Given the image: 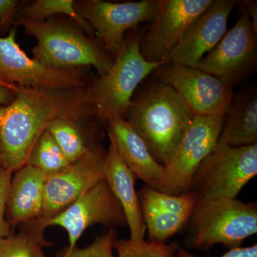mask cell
Listing matches in <instances>:
<instances>
[{
	"label": "cell",
	"instance_id": "cell-33",
	"mask_svg": "<svg viewBox=\"0 0 257 257\" xmlns=\"http://www.w3.org/2000/svg\"><path fill=\"white\" fill-rule=\"evenodd\" d=\"M3 167V160H2V154H1V149H0V168H2Z\"/></svg>",
	"mask_w": 257,
	"mask_h": 257
},
{
	"label": "cell",
	"instance_id": "cell-23",
	"mask_svg": "<svg viewBox=\"0 0 257 257\" xmlns=\"http://www.w3.org/2000/svg\"><path fill=\"white\" fill-rule=\"evenodd\" d=\"M28 164L47 176L57 173L70 165L47 130L37 140Z\"/></svg>",
	"mask_w": 257,
	"mask_h": 257
},
{
	"label": "cell",
	"instance_id": "cell-30",
	"mask_svg": "<svg viewBox=\"0 0 257 257\" xmlns=\"http://www.w3.org/2000/svg\"><path fill=\"white\" fill-rule=\"evenodd\" d=\"M16 0H0V21L2 24L12 22L18 6Z\"/></svg>",
	"mask_w": 257,
	"mask_h": 257
},
{
	"label": "cell",
	"instance_id": "cell-11",
	"mask_svg": "<svg viewBox=\"0 0 257 257\" xmlns=\"http://www.w3.org/2000/svg\"><path fill=\"white\" fill-rule=\"evenodd\" d=\"M214 0H160L155 18L140 42V51L148 62H163L178 45L193 23ZM164 63V62H163Z\"/></svg>",
	"mask_w": 257,
	"mask_h": 257
},
{
	"label": "cell",
	"instance_id": "cell-9",
	"mask_svg": "<svg viewBox=\"0 0 257 257\" xmlns=\"http://www.w3.org/2000/svg\"><path fill=\"white\" fill-rule=\"evenodd\" d=\"M160 82L178 93L194 116L226 115L233 98V84L200 69L166 64L155 70Z\"/></svg>",
	"mask_w": 257,
	"mask_h": 257
},
{
	"label": "cell",
	"instance_id": "cell-32",
	"mask_svg": "<svg viewBox=\"0 0 257 257\" xmlns=\"http://www.w3.org/2000/svg\"><path fill=\"white\" fill-rule=\"evenodd\" d=\"M251 23L253 33L257 36V1L246 0L242 3Z\"/></svg>",
	"mask_w": 257,
	"mask_h": 257
},
{
	"label": "cell",
	"instance_id": "cell-18",
	"mask_svg": "<svg viewBox=\"0 0 257 257\" xmlns=\"http://www.w3.org/2000/svg\"><path fill=\"white\" fill-rule=\"evenodd\" d=\"M135 176L120 157L114 143L109 140L106 153L104 180L124 211L130 231V239H145L146 226L140 198L135 189Z\"/></svg>",
	"mask_w": 257,
	"mask_h": 257
},
{
	"label": "cell",
	"instance_id": "cell-17",
	"mask_svg": "<svg viewBox=\"0 0 257 257\" xmlns=\"http://www.w3.org/2000/svg\"><path fill=\"white\" fill-rule=\"evenodd\" d=\"M47 175L27 164L15 172L7 198V220L15 227L42 217Z\"/></svg>",
	"mask_w": 257,
	"mask_h": 257
},
{
	"label": "cell",
	"instance_id": "cell-21",
	"mask_svg": "<svg viewBox=\"0 0 257 257\" xmlns=\"http://www.w3.org/2000/svg\"><path fill=\"white\" fill-rule=\"evenodd\" d=\"M144 221L148 231V241L164 243L174 235L180 232L188 224L189 219L141 205Z\"/></svg>",
	"mask_w": 257,
	"mask_h": 257
},
{
	"label": "cell",
	"instance_id": "cell-8",
	"mask_svg": "<svg viewBox=\"0 0 257 257\" xmlns=\"http://www.w3.org/2000/svg\"><path fill=\"white\" fill-rule=\"evenodd\" d=\"M16 28L0 37V79L20 87L77 89L87 87L82 69L50 68L30 58L16 41Z\"/></svg>",
	"mask_w": 257,
	"mask_h": 257
},
{
	"label": "cell",
	"instance_id": "cell-24",
	"mask_svg": "<svg viewBox=\"0 0 257 257\" xmlns=\"http://www.w3.org/2000/svg\"><path fill=\"white\" fill-rule=\"evenodd\" d=\"M47 130L63 152L69 164L77 162L90 148L86 145L75 121L57 119L52 121Z\"/></svg>",
	"mask_w": 257,
	"mask_h": 257
},
{
	"label": "cell",
	"instance_id": "cell-29",
	"mask_svg": "<svg viewBox=\"0 0 257 257\" xmlns=\"http://www.w3.org/2000/svg\"><path fill=\"white\" fill-rule=\"evenodd\" d=\"M178 257H199L192 254L182 248H179L177 251ZM220 257H257V244L252 245L247 247H237L231 248L227 252Z\"/></svg>",
	"mask_w": 257,
	"mask_h": 257
},
{
	"label": "cell",
	"instance_id": "cell-25",
	"mask_svg": "<svg viewBox=\"0 0 257 257\" xmlns=\"http://www.w3.org/2000/svg\"><path fill=\"white\" fill-rule=\"evenodd\" d=\"M141 205L167 211L190 219L197 204V197L194 193L187 192L179 196L170 195L158 192L150 186H145L139 196Z\"/></svg>",
	"mask_w": 257,
	"mask_h": 257
},
{
	"label": "cell",
	"instance_id": "cell-13",
	"mask_svg": "<svg viewBox=\"0 0 257 257\" xmlns=\"http://www.w3.org/2000/svg\"><path fill=\"white\" fill-rule=\"evenodd\" d=\"M33 223L43 231L51 226L65 229L69 244L64 253L72 251L84 231L93 225L102 224L110 229L127 225L122 207L104 179L57 216L42 223Z\"/></svg>",
	"mask_w": 257,
	"mask_h": 257
},
{
	"label": "cell",
	"instance_id": "cell-2",
	"mask_svg": "<svg viewBox=\"0 0 257 257\" xmlns=\"http://www.w3.org/2000/svg\"><path fill=\"white\" fill-rule=\"evenodd\" d=\"M126 116L152 156L163 166L173 156L194 118L178 93L160 81L132 101Z\"/></svg>",
	"mask_w": 257,
	"mask_h": 257
},
{
	"label": "cell",
	"instance_id": "cell-5",
	"mask_svg": "<svg viewBox=\"0 0 257 257\" xmlns=\"http://www.w3.org/2000/svg\"><path fill=\"white\" fill-rule=\"evenodd\" d=\"M188 224L189 247L207 249L218 243L240 247L257 233V205L237 199L197 202Z\"/></svg>",
	"mask_w": 257,
	"mask_h": 257
},
{
	"label": "cell",
	"instance_id": "cell-14",
	"mask_svg": "<svg viewBox=\"0 0 257 257\" xmlns=\"http://www.w3.org/2000/svg\"><path fill=\"white\" fill-rule=\"evenodd\" d=\"M239 20L204 56L196 68L234 84L253 70L256 64L257 36L241 3Z\"/></svg>",
	"mask_w": 257,
	"mask_h": 257
},
{
	"label": "cell",
	"instance_id": "cell-31",
	"mask_svg": "<svg viewBox=\"0 0 257 257\" xmlns=\"http://www.w3.org/2000/svg\"><path fill=\"white\" fill-rule=\"evenodd\" d=\"M18 87L0 79V106L8 105L14 99Z\"/></svg>",
	"mask_w": 257,
	"mask_h": 257
},
{
	"label": "cell",
	"instance_id": "cell-28",
	"mask_svg": "<svg viewBox=\"0 0 257 257\" xmlns=\"http://www.w3.org/2000/svg\"><path fill=\"white\" fill-rule=\"evenodd\" d=\"M13 175L11 171L4 167L0 168V239L12 234V226L6 218V205Z\"/></svg>",
	"mask_w": 257,
	"mask_h": 257
},
{
	"label": "cell",
	"instance_id": "cell-6",
	"mask_svg": "<svg viewBox=\"0 0 257 257\" xmlns=\"http://www.w3.org/2000/svg\"><path fill=\"white\" fill-rule=\"evenodd\" d=\"M257 175V143L246 146L216 145L203 161L189 186L198 202L234 199Z\"/></svg>",
	"mask_w": 257,
	"mask_h": 257
},
{
	"label": "cell",
	"instance_id": "cell-4",
	"mask_svg": "<svg viewBox=\"0 0 257 257\" xmlns=\"http://www.w3.org/2000/svg\"><path fill=\"white\" fill-rule=\"evenodd\" d=\"M143 32L126 39L110 69L87 87L96 117L106 122L111 118L126 116L139 84L164 64L148 62L140 53Z\"/></svg>",
	"mask_w": 257,
	"mask_h": 257
},
{
	"label": "cell",
	"instance_id": "cell-15",
	"mask_svg": "<svg viewBox=\"0 0 257 257\" xmlns=\"http://www.w3.org/2000/svg\"><path fill=\"white\" fill-rule=\"evenodd\" d=\"M237 1L214 0L210 8L189 27L164 64H177L197 67L199 61L219 43L227 32L229 15Z\"/></svg>",
	"mask_w": 257,
	"mask_h": 257
},
{
	"label": "cell",
	"instance_id": "cell-26",
	"mask_svg": "<svg viewBox=\"0 0 257 257\" xmlns=\"http://www.w3.org/2000/svg\"><path fill=\"white\" fill-rule=\"evenodd\" d=\"M179 243L152 242L145 239L115 240L114 248L117 257H177Z\"/></svg>",
	"mask_w": 257,
	"mask_h": 257
},
{
	"label": "cell",
	"instance_id": "cell-12",
	"mask_svg": "<svg viewBox=\"0 0 257 257\" xmlns=\"http://www.w3.org/2000/svg\"><path fill=\"white\" fill-rule=\"evenodd\" d=\"M105 158L101 148L90 147L77 162L47 176L43 211L37 221L42 223L57 216L102 181Z\"/></svg>",
	"mask_w": 257,
	"mask_h": 257
},
{
	"label": "cell",
	"instance_id": "cell-22",
	"mask_svg": "<svg viewBox=\"0 0 257 257\" xmlns=\"http://www.w3.org/2000/svg\"><path fill=\"white\" fill-rule=\"evenodd\" d=\"M74 5L73 0H37L23 8L19 15L33 22H44L55 15H67L83 31L92 35V27L79 15Z\"/></svg>",
	"mask_w": 257,
	"mask_h": 257
},
{
	"label": "cell",
	"instance_id": "cell-7",
	"mask_svg": "<svg viewBox=\"0 0 257 257\" xmlns=\"http://www.w3.org/2000/svg\"><path fill=\"white\" fill-rule=\"evenodd\" d=\"M224 118L225 115L194 116L173 156L164 165L158 192L174 196L189 192L196 171L216 148Z\"/></svg>",
	"mask_w": 257,
	"mask_h": 257
},
{
	"label": "cell",
	"instance_id": "cell-16",
	"mask_svg": "<svg viewBox=\"0 0 257 257\" xmlns=\"http://www.w3.org/2000/svg\"><path fill=\"white\" fill-rule=\"evenodd\" d=\"M108 136L121 160L136 178L159 191L164 179V166L152 156L131 125L120 116L108 120Z\"/></svg>",
	"mask_w": 257,
	"mask_h": 257
},
{
	"label": "cell",
	"instance_id": "cell-34",
	"mask_svg": "<svg viewBox=\"0 0 257 257\" xmlns=\"http://www.w3.org/2000/svg\"><path fill=\"white\" fill-rule=\"evenodd\" d=\"M177 257H178V256H177Z\"/></svg>",
	"mask_w": 257,
	"mask_h": 257
},
{
	"label": "cell",
	"instance_id": "cell-27",
	"mask_svg": "<svg viewBox=\"0 0 257 257\" xmlns=\"http://www.w3.org/2000/svg\"><path fill=\"white\" fill-rule=\"evenodd\" d=\"M116 233L114 229L97 236L94 242L85 248L75 246L69 253H64L62 257H113Z\"/></svg>",
	"mask_w": 257,
	"mask_h": 257
},
{
	"label": "cell",
	"instance_id": "cell-3",
	"mask_svg": "<svg viewBox=\"0 0 257 257\" xmlns=\"http://www.w3.org/2000/svg\"><path fill=\"white\" fill-rule=\"evenodd\" d=\"M15 24L37 39L33 59L50 68L83 69L93 67L99 77L110 69L114 59L109 52L78 28L53 20L33 22L19 14Z\"/></svg>",
	"mask_w": 257,
	"mask_h": 257
},
{
	"label": "cell",
	"instance_id": "cell-19",
	"mask_svg": "<svg viewBox=\"0 0 257 257\" xmlns=\"http://www.w3.org/2000/svg\"><path fill=\"white\" fill-rule=\"evenodd\" d=\"M257 143L256 90L243 91L233 98L216 145L239 147Z\"/></svg>",
	"mask_w": 257,
	"mask_h": 257
},
{
	"label": "cell",
	"instance_id": "cell-10",
	"mask_svg": "<svg viewBox=\"0 0 257 257\" xmlns=\"http://www.w3.org/2000/svg\"><path fill=\"white\" fill-rule=\"evenodd\" d=\"M160 0H142L127 3H109L87 0L75 3V9L92 27L103 46L115 59L122 48L125 32L140 24L152 21Z\"/></svg>",
	"mask_w": 257,
	"mask_h": 257
},
{
	"label": "cell",
	"instance_id": "cell-20",
	"mask_svg": "<svg viewBox=\"0 0 257 257\" xmlns=\"http://www.w3.org/2000/svg\"><path fill=\"white\" fill-rule=\"evenodd\" d=\"M26 227L17 235L0 239V257H46L43 248L52 246L44 237V231L35 224Z\"/></svg>",
	"mask_w": 257,
	"mask_h": 257
},
{
	"label": "cell",
	"instance_id": "cell-1",
	"mask_svg": "<svg viewBox=\"0 0 257 257\" xmlns=\"http://www.w3.org/2000/svg\"><path fill=\"white\" fill-rule=\"evenodd\" d=\"M95 116L87 87L42 89L20 87L14 99L0 106V149L3 167L15 172L28 164L35 143L57 119L78 122Z\"/></svg>",
	"mask_w": 257,
	"mask_h": 257
}]
</instances>
